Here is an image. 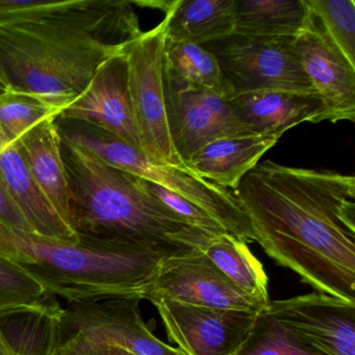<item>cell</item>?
<instances>
[{
    "label": "cell",
    "mask_w": 355,
    "mask_h": 355,
    "mask_svg": "<svg viewBox=\"0 0 355 355\" xmlns=\"http://www.w3.org/2000/svg\"><path fill=\"white\" fill-rule=\"evenodd\" d=\"M17 143L41 192L61 219L73 228L67 172L62 155V137L57 118H49L37 124Z\"/></svg>",
    "instance_id": "obj_16"
},
{
    "label": "cell",
    "mask_w": 355,
    "mask_h": 355,
    "mask_svg": "<svg viewBox=\"0 0 355 355\" xmlns=\"http://www.w3.org/2000/svg\"><path fill=\"white\" fill-rule=\"evenodd\" d=\"M59 119L96 126L143 153L123 51L97 69L84 92L62 112Z\"/></svg>",
    "instance_id": "obj_12"
},
{
    "label": "cell",
    "mask_w": 355,
    "mask_h": 355,
    "mask_svg": "<svg viewBox=\"0 0 355 355\" xmlns=\"http://www.w3.org/2000/svg\"><path fill=\"white\" fill-rule=\"evenodd\" d=\"M53 355H135L126 349L96 342L78 334L62 336Z\"/></svg>",
    "instance_id": "obj_28"
},
{
    "label": "cell",
    "mask_w": 355,
    "mask_h": 355,
    "mask_svg": "<svg viewBox=\"0 0 355 355\" xmlns=\"http://www.w3.org/2000/svg\"><path fill=\"white\" fill-rule=\"evenodd\" d=\"M168 338L187 355H234L244 344L259 313L153 301Z\"/></svg>",
    "instance_id": "obj_10"
},
{
    "label": "cell",
    "mask_w": 355,
    "mask_h": 355,
    "mask_svg": "<svg viewBox=\"0 0 355 355\" xmlns=\"http://www.w3.org/2000/svg\"><path fill=\"white\" fill-rule=\"evenodd\" d=\"M311 24L306 0H236L234 33L297 37Z\"/></svg>",
    "instance_id": "obj_20"
},
{
    "label": "cell",
    "mask_w": 355,
    "mask_h": 355,
    "mask_svg": "<svg viewBox=\"0 0 355 355\" xmlns=\"http://www.w3.org/2000/svg\"><path fill=\"white\" fill-rule=\"evenodd\" d=\"M140 301L105 298L69 303L63 311L61 336L78 334L121 347L135 355H187L151 332L141 315Z\"/></svg>",
    "instance_id": "obj_9"
},
{
    "label": "cell",
    "mask_w": 355,
    "mask_h": 355,
    "mask_svg": "<svg viewBox=\"0 0 355 355\" xmlns=\"http://www.w3.org/2000/svg\"><path fill=\"white\" fill-rule=\"evenodd\" d=\"M241 123L252 135L282 137L302 123L329 120L327 105L317 92L259 91L228 98Z\"/></svg>",
    "instance_id": "obj_14"
},
{
    "label": "cell",
    "mask_w": 355,
    "mask_h": 355,
    "mask_svg": "<svg viewBox=\"0 0 355 355\" xmlns=\"http://www.w3.org/2000/svg\"><path fill=\"white\" fill-rule=\"evenodd\" d=\"M144 186L151 196L155 197L170 211H173L178 217L182 218L197 230H202L213 238H218L221 234H226L225 230L220 225L219 222L216 221L205 209H201L189 199L184 198L182 195L165 187L145 180Z\"/></svg>",
    "instance_id": "obj_27"
},
{
    "label": "cell",
    "mask_w": 355,
    "mask_h": 355,
    "mask_svg": "<svg viewBox=\"0 0 355 355\" xmlns=\"http://www.w3.org/2000/svg\"><path fill=\"white\" fill-rule=\"evenodd\" d=\"M272 319L326 355H355V303L309 293L270 301Z\"/></svg>",
    "instance_id": "obj_11"
},
{
    "label": "cell",
    "mask_w": 355,
    "mask_h": 355,
    "mask_svg": "<svg viewBox=\"0 0 355 355\" xmlns=\"http://www.w3.org/2000/svg\"><path fill=\"white\" fill-rule=\"evenodd\" d=\"M0 255L26 270L51 296L68 303L137 298L167 254L80 236L64 242L0 223Z\"/></svg>",
    "instance_id": "obj_4"
},
{
    "label": "cell",
    "mask_w": 355,
    "mask_h": 355,
    "mask_svg": "<svg viewBox=\"0 0 355 355\" xmlns=\"http://www.w3.org/2000/svg\"><path fill=\"white\" fill-rule=\"evenodd\" d=\"M141 299L150 302L167 299L196 306L255 313L263 311L201 250L163 259L142 291Z\"/></svg>",
    "instance_id": "obj_7"
},
{
    "label": "cell",
    "mask_w": 355,
    "mask_h": 355,
    "mask_svg": "<svg viewBox=\"0 0 355 355\" xmlns=\"http://www.w3.org/2000/svg\"><path fill=\"white\" fill-rule=\"evenodd\" d=\"M279 139L268 135L220 138L194 153L187 167L195 175L234 192L244 176Z\"/></svg>",
    "instance_id": "obj_17"
},
{
    "label": "cell",
    "mask_w": 355,
    "mask_h": 355,
    "mask_svg": "<svg viewBox=\"0 0 355 355\" xmlns=\"http://www.w3.org/2000/svg\"><path fill=\"white\" fill-rule=\"evenodd\" d=\"M167 26L165 16L155 28L142 32L124 47L128 87L143 153L159 165L190 172L174 148L166 109L164 59Z\"/></svg>",
    "instance_id": "obj_6"
},
{
    "label": "cell",
    "mask_w": 355,
    "mask_h": 355,
    "mask_svg": "<svg viewBox=\"0 0 355 355\" xmlns=\"http://www.w3.org/2000/svg\"><path fill=\"white\" fill-rule=\"evenodd\" d=\"M203 252L239 290L261 309L268 306L267 274L246 243L226 232L214 239Z\"/></svg>",
    "instance_id": "obj_21"
},
{
    "label": "cell",
    "mask_w": 355,
    "mask_h": 355,
    "mask_svg": "<svg viewBox=\"0 0 355 355\" xmlns=\"http://www.w3.org/2000/svg\"><path fill=\"white\" fill-rule=\"evenodd\" d=\"M164 64L166 73L173 80L226 96L217 60L201 45L166 39Z\"/></svg>",
    "instance_id": "obj_22"
},
{
    "label": "cell",
    "mask_w": 355,
    "mask_h": 355,
    "mask_svg": "<svg viewBox=\"0 0 355 355\" xmlns=\"http://www.w3.org/2000/svg\"><path fill=\"white\" fill-rule=\"evenodd\" d=\"M234 355H326L261 311Z\"/></svg>",
    "instance_id": "obj_23"
},
{
    "label": "cell",
    "mask_w": 355,
    "mask_h": 355,
    "mask_svg": "<svg viewBox=\"0 0 355 355\" xmlns=\"http://www.w3.org/2000/svg\"><path fill=\"white\" fill-rule=\"evenodd\" d=\"M236 0H173L165 12L167 39L202 45L232 34Z\"/></svg>",
    "instance_id": "obj_19"
},
{
    "label": "cell",
    "mask_w": 355,
    "mask_h": 355,
    "mask_svg": "<svg viewBox=\"0 0 355 355\" xmlns=\"http://www.w3.org/2000/svg\"><path fill=\"white\" fill-rule=\"evenodd\" d=\"M71 223L78 236L142 247L168 257L203 251L213 236L147 192L144 180L62 139Z\"/></svg>",
    "instance_id": "obj_3"
},
{
    "label": "cell",
    "mask_w": 355,
    "mask_h": 355,
    "mask_svg": "<svg viewBox=\"0 0 355 355\" xmlns=\"http://www.w3.org/2000/svg\"><path fill=\"white\" fill-rule=\"evenodd\" d=\"M299 61L313 90L325 101L330 121L355 120V67L322 32L311 15L309 28L295 38Z\"/></svg>",
    "instance_id": "obj_13"
},
{
    "label": "cell",
    "mask_w": 355,
    "mask_h": 355,
    "mask_svg": "<svg viewBox=\"0 0 355 355\" xmlns=\"http://www.w3.org/2000/svg\"><path fill=\"white\" fill-rule=\"evenodd\" d=\"M164 86L172 142L186 167L194 153L213 141L252 135L234 115L222 93L182 84L166 71Z\"/></svg>",
    "instance_id": "obj_8"
},
{
    "label": "cell",
    "mask_w": 355,
    "mask_h": 355,
    "mask_svg": "<svg viewBox=\"0 0 355 355\" xmlns=\"http://www.w3.org/2000/svg\"><path fill=\"white\" fill-rule=\"evenodd\" d=\"M0 178L35 232L46 238L78 243L80 236L55 213L35 182L17 141L0 126Z\"/></svg>",
    "instance_id": "obj_15"
},
{
    "label": "cell",
    "mask_w": 355,
    "mask_h": 355,
    "mask_svg": "<svg viewBox=\"0 0 355 355\" xmlns=\"http://www.w3.org/2000/svg\"><path fill=\"white\" fill-rule=\"evenodd\" d=\"M255 242L315 292L355 303V178L259 163L234 191Z\"/></svg>",
    "instance_id": "obj_1"
},
{
    "label": "cell",
    "mask_w": 355,
    "mask_h": 355,
    "mask_svg": "<svg viewBox=\"0 0 355 355\" xmlns=\"http://www.w3.org/2000/svg\"><path fill=\"white\" fill-rule=\"evenodd\" d=\"M61 110L30 93L0 91V126L18 141L31 128L49 118H59Z\"/></svg>",
    "instance_id": "obj_25"
},
{
    "label": "cell",
    "mask_w": 355,
    "mask_h": 355,
    "mask_svg": "<svg viewBox=\"0 0 355 355\" xmlns=\"http://www.w3.org/2000/svg\"><path fill=\"white\" fill-rule=\"evenodd\" d=\"M0 355H15L12 352L11 349L3 342V338L0 336Z\"/></svg>",
    "instance_id": "obj_30"
},
{
    "label": "cell",
    "mask_w": 355,
    "mask_h": 355,
    "mask_svg": "<svg viewBox=\"0 0 355 355\" xmlns=\"http://www.w3.org/2000/svg\"><path fill=\"white\" fill-rule=\"evenodd\" d=\"M295 38L232 33L201 46L217 60L227 98L259 91L313 92Z\"/></svg>",
    "instance_id": "obj_5"
},
{
    "label": "cell",
    "mask_w": 355,
    "mask_h": 355,
    "mask_svg": "<svg viewBox=\"0 0 355 355\" xmlns=\"http://www.w3.org/2000/svg\"><path fill=\"white\" fill-rule=\"evenodd\" d=\"M46 296L43 286L26 270L0 255V313L35 304Z\"/></svg>",
    "instance_id": "obj_26"
},
{
    "label": "cell",
    "mask_w": 355,
    "mask_h": 355,
    "mask_svg": "<svg viewBox=\"0 0 355 355\" xmlns=\"http://www.w3.org/2000/svg\"><path fill=\"white\" fill-rule=\"evenodd\" d=\"M141 34L132 1H57L39 17L0 26V91L30 93L63 112Z\"/></svg>",
    "instance_id": "obj_2"
},
{
    "label": "cell",
    "mask_w": 355,
    "mask_h": 355,
    "mask_svg": "<svg viewBox=\"0 0 355 355\" xmlns=\"http://www.w3.org/2000/svg\"><path fill=\"white\" fill-rule=\"evenodd\" d=\"M0 223L21 232H35L0 178Z\"/></svg>",
    "instance_id": "obj_29"
},
{
    "label": "cell",
    "mask_w": 355,
    "mask_h": 355,
    "mask_svg": "<svg viewBox=\"0 0 355 355\" xmlns=\"http://www.w3.org/2000/svg\"><path fill=\"white\" fill-rule=\"evenodd\" d=\"M63 307L46 296L0 313V336L15 355H53L61 340Z\"/></svg>",
    "instance_id": "obj_18"
},
{
    "label": "cell",
    "mask_w": 355,
    "mask_h": 355,
    "mask_svg": "<svg viewBox=\"0 0 355 355\" xmlns=\"http://www.w3.org/2000/svg\"><path fill=\"white\" fill-rule=\"evenodd\" d=\"M313 20L355 67L354 0H306Z\"/></svg>",
    "instance_id": "obj_24"
}]
</instances>
